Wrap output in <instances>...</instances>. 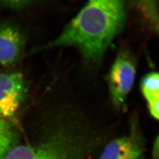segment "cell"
I'll return each mask as SVG.
<instances>
[{
    "label": "cell",
    "mask_w": 159,
    "mask_h": 159,
    "mask_svg": "<svg viewBox=\"0 0 159 159\" xmlns=\"http://www.w3.org/2000/svg\"><path fill=\"white\" fill-rule=\"evenodd\" d=\"M144 151L141 137L134 130L107 144L98 159H141Z\"/></svg>",
    "instance_id": "obj_4"
},
{
    "label": "cell",
    "mask_w": 159,
    "mask_h": 159,
    "mask_svg": "<svg viewBox=\"0 0 159 159\" xmlns=\"http://www.w3.org/2000/svg\"><path fill=\"white\" fill-rule=\"evenodd\" d=\"M26 91L24 77L20 72L0 74V114L5 117L14 115Z\"/></svg>",
    "instance_id": "obj_3"
},
{
    "label": "cell",
    "mask_w": 159,
    "mask_h": 159,
    "mask_svg": "<svg viewBox=\"0 0 159 159\" xmlns=\"http://www.w3.org/2000/svg\"><path fill=\"white\" fill-rule=\"evenodd\" d=\"M135 74V62L132 55L126 51L120 52L107 78L110 96L117 109L125 108L127 97L134 85Z\"/></svg>",
    "instance_id": "obj_2"
},
{
    "label": "cell",
    "mask_w": 159,
    "mask_h": 159,
    "mask_svg": "<svg viewBox=\"0 0 159 159\" xmlns=\"http://www.w3.org/2000/svg\"><path fill=\"white\" fill-rule=\"evenodd\" d=\"M25 38L17 26L0 24V64L8 66L15 63L24 48Z\"/></svg>",
    "instance_id": "obj_5"
},
{
    "label": "cell",
    "mask_w": 159,
    "mask_h": 159,
    "mask_svg": "<svg viewBox=\"0 0 159 159\" xmlns=\"http://www.w3.org/2000/svg\"><path fill=\"white\" fill-rule=\"evenodd\" d=\"M140 88L147 102L150 114L159 119V77L157 72L147 74L142 79Z\"/></svg>",
    "instance_id": "obj_6"
},
{
    "label": "cell",
    "mask_w": 159,
    "mask_h": 159,
    "mask_svg": "<svg viewBox=\"0 0 159 159\" xmlns=\"http://www.w3.org/2000/svg\"><path fill=\"white\" fill-rule=\"evenodd\" d=\"M126 12L122 1H90L71 20L56 39L37 50L72 46L86 61H101L112 41L122 31Z\"/></svg>",
    "instance_id": "obj_1"
},
{
    "label": "cell",
    "mask_w": 159,
    "mask_h": 159,
    "mask_svg": "<svg viewBox=\"0 0 159 159\" xmlns=\"http://www.w3.org/2000/svg\"><path fill=\"white\" fill-rule=\"evenodd\" d=\"M135 5L141 12L151 29L158 33L159 29L158 4L155 1L135 2Z\"/></svg>",
    "instance_id": "obj_7"
},
{
    "label": "cell",
    "mask_w": 159,
    "mask_h": 159,
    "mask_svg": "<svg viewBox=\"0 0 159 159\" xmlns=\"http://www.w3.org/2000/svg\"><path fill=\"white\" fill-rule=\"evenodd\" d=\"M31 3L32 2L29 1H0V6L14 10H19L26 7Z\"/></svg>",
    "instance_id": "obj_9"
},
{
    "label": "cell",
    "mask_w": 159,
    "mask_h": 159,
    "mask_svg": "<svg viewBox=\"0 0 159 159\" xmlns=\"http://www.w3.org/2000/svg\"><path fill=\"white\" fill-rule=\"evenodd\" d=\"M15 132L11 125L0 119V159H2L12 148L16 141Z\"/></svg>",
    "instance_id": "obj_8"
}]
</instances>
